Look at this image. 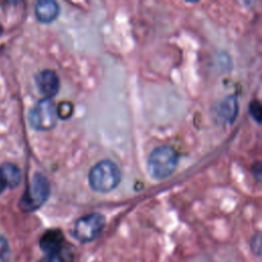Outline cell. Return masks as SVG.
Returning a JSON list of instances; mask_svg holds the SVG:
<instances>
[{
	"instance_id": "6da1fadb",
	"label": "cell",
	"mask_w": 262,
	"mask_h": 262,
	"mask_svg": "<svg viewBox=\"0 0 262 262\" xmlns=\"http://www.w3.org/2000/svg\"><path fill=\"white\" fill-rule=\"evenodd\" d=\"M122 174L120 168L111 160H102L91 167L88 173V183L92 190L106 193L120 184Z\"/></svg>"
},
{
	"instance_id": "7a4b0ae2",
	"label": "cell",
	"mask_w": 262,
	"mask_h": 262,
	"mask_svg": "<svg viewBox=\"0 0 262 262\" xmlns=\"http://www.w3.org/2000/svg\"><path fill=\"white\" fill-rule=\"evenodd\" d=\"M179 156L170 145H161L152 149L147 159V171L158 180L169 177L177 168Z\"/></svg>"
},
{
	"instance_id": "3957f363",
	"label": "cell",
	"mask_w": 262,
	"mask_h": 262,
	"mask_svg": "<svg viewBox=\"0 0 262 262\" xmlns=\"http://www.w3.org/2000/svg\"><path fill=\"white\" fill-rule=\"evenodd\" d=\"M50 195L48 179L40 172H36L30 180L19 200V209L25 213H32L40 209Z\"/></svg>"
},
{
	"instance_id": "277c9868",
	"label": "cell",
	"mask_w": 262,
	"mask_h": 262,
	"mask_svg": "<svg viewBox=\"0 0 262 262\" xmlns=\"http://www.w3.org/2000/svg\"><path fill=\"white\" fill-rule=\"evenodd\" d=\"M30 126L37 131H49L56 126V105L52 99L42 98L30 111L28 116Z\"/></svg>"
},
{
	"instance_id": "5b68a950",
	"label": "cell",
	"mask_w": 262,
	"mask_h": 262,
	"mask_svg": "<svg viewBox=\"0 0 262 262\" xmlns=\"http://www.w3.org/2000/svg\"><path fill=\"white\" fill-rule=\"evenodd\" d=\"M105 224V217L100 213H90L80 217L74 225L73 235L80 243H89L96 238Z\"/></svg>"
},
{
	"instance_id": "8992f818",
	"label": "cell",
	"mask_w": 262,
	"mask_h": 262,
	"mask_svg": "<svg viewBox=\"0 0 262 262\" xmlns=\"http://www.w3.org/2000/svg\"><path fill=\"white\" fill-rule=\"evenodd\" d=\"M64 236L60 229L51 228L46 230L39 239L40 249L47 254L48 257L58 259L61 262H66L64 252Z\"/></svg>"
},
{
	"instance_id": "52a82bcc",
	"label": "cell",
	"mask_w": 262,
	"mask_h": 262,
	"mask_svg": "<svg viewBox=\"0 0 262 262\" xmlns=\"http://www.w3.org/2000/svg\"><path fill=\"white\" fill-rule=\"evenodd\" d=\"M36 86L43 98L52 99L59 90V78L57 74L49 69L40 71L35 77Z\"/></svg>"
},
{
	"instance_id": "ba28073f",
	"label": "cell",
	"mask_w": 262,
	"mask_h": 262,
	"mask_svg": "<svg viewBox=\"0 0 262 262\" xmlns=\"http://www.w3.org/2000/svg\"><path fill=\"white\" fill-rule=\"evenodd\" d=\"M59 5L52 0H41L35 5V16L42 24H50L59 15Z\"/></svg>"
},
{
	"instance_id": "9c48e42d",
	"label": "cell",
	"mask_w": 262,
	"mask_h": 262,
	"mask_svg": "<svg viewBox=\"0 0 262 262\" xmlns=\"http://www.w3.org/2000/svg\"><path fill=\"white\" fill-rule=\"evenodd\" d=\"M238 114V103L235 96H226L219 102L218 115L226 123L232 124Z\"/></svg>"
},
{
	"instance_id": "30bf717a",
	"label": "cell",
	"mask_w": 262,
	"mask_h": 262,
	"mask_svg": "<svg viewBox=\"0 0 262 262\" xmlns=\"http://www.w3.org/2000/svg\"><path fill=\"white\" fill-rule=\"evenodd\" d=\"M3 177L6 182L7 188H15L19 185L21 180V173L17 166L14 164L6 163L0 167Z\"/></svg>"
},
{
	"instance_id": "8fae6325",
	"label": "cell",
	"mask_w": 262,
	"mask_h": 262,
	"mask_svg": "<svg viewBox=\"0 0 262 262\" xmlns=\"http://www.w3.org/2000/svg\"><path fill=\"white\" fill-rule=\"evenodd\" d=\"M74 112V105L70 101H61L56 105L57 118L61 120H67L72 117Z\"/></svg>"
},
{
	"instance_id": "7c38bea8",
	"label": "cell",
	"mask_w": 262,
	"mask_h": 262,
	"mask_svg": "<svg viewBox=\"0 0 262 262\" xmlns=\"http://www.w3.org/2000/svg\"><path fill=\"white\" fill-rule=\"evenodd\" d=\"M250 114L253 117V119L260 124L261 123V117H262V108H261V104L258 100H252L250 103Z\"/></svg>"
},
{
	"instance_id": "4fadbf2b",
	"label": "cell",
	"mask_w": 262,
	"mask_h": 262,
	"mask_svg": "<svg viewBox=\"0 0 262 262\" xmlns=\"http://www.w3.org/2000/svg\"><path fill=\"white\" fill-rule=\"evenodd\" d=\"M9 248L6 239L3 236H0V262H6L8 260Z\"/></svg>"
},
{
	"instance_id": "5bb4252c",
	"label": "cell",
	"mask_w": 262,
	"mask_h": 262,
	"mask_svg": "<svg viewBox=\"0 0 262 262\" xmlns=\"http://www.w3.org/2000/svg\"><path fill=\"white\" fill-rule=\"evenodd\" d=\"M251 250L258 257L261 255V236L260 232H257L251 241Z\"/></svg>"
},
{
	"instance_id": "9a60e30c",
	"label": "cell",
	"mask_w": 262,
	"mask_h": 262,
	"mask_svg": "<svg viewBox=\"0 0 262 262\" xmlns=\"http://www.w3.org/2000/svg\"><path fill=\"white\" fill-rule=\"evenodd\" d=\"M7 188L6 186V182H5V179L3 177V174H2V171L0 169V194Z\"/></svg>"
},
{
	"instance_id": "2e32d148",
	"label": "cell",
	"mask_w": 262,
	"mask_h": 262,
	"mask_svg": "<svg viewBox=\"0 0 262 262\" xmlns=\"http://www.w3.org/2000/svg\"><path fill=\"white\" fill-rule=\"evenodd\" d=\"M55 259H53V258H51V257H45L44 259H42L40 262H53Z\"/></svg>"
}]
</instances>
